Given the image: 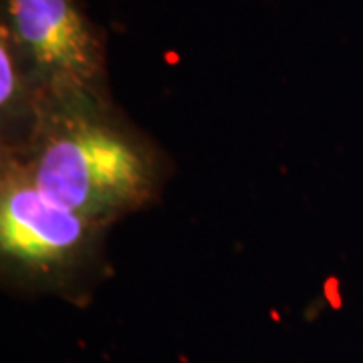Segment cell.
I'll return each instance as SVG.
<instances>
[{
	"mask_svg": "<svg viewBox=\"0 0 363 363\" xmlns=\"http://www.w3.org/2000/svg\"><path fill=\"white\" fill-rule=\"evenodd\" d=\"M0 39L13 47L40 93L109 89L104 28L79 0H2Z\"/></svg>",
	"mask_w": 363,
	"mask_h": 363,
	"instance_id": "cell-3",
	"label": "cell"
},
{
	"mask_svg": "<svg viewBox=\"0 0 363 363\" xmlns=\"http://www.w3.org/2000/svg\"><path fill=\"white\" fill-rule=\"evenodd\" d=\"M107 226L43 192L0 145V279L18 295L89 303L107 274Z\"/></svg>",
	"mask_w": 363,
	"mask_h": 363,
	"instance_id": "cell-2",
	"label": "cell"
},
{
	"mask_svg": "<svg viewBox=\"0 0 363 363\" xmlns=\"http://www.w3.org/2000/svg\"><path fill=\"white\" fill-rule=\"evenodd\" d=\"M11 147L43 192L111 228L156 204L169 160L109 89L43 93L33 128Z\"/></svg>",
	"mask_w": 363,
	"mask_h": 363,
	"instance_id": "cell-1",
	"label": "cell"
}]
</instances>
